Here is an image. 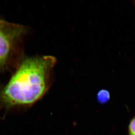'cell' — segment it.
<instances>
[{
    "label": "cell",
    "instance_id": "1",
    "mask_svg": "<svg viewBox=\"0 0 135 135\" xmlns=\"http://www.w3.org/2000/svg\"><path fill=\"white\" fill-rule=\"evenodd\" d=\"M56 60L51 56L24 59L6 85L0 88V112L26 111L44 97L51 85Z\"/></svg>",
    "mask_w": 135,
    "mask_h": 135
},
{
    "label": "cell",
    "instance_id": "2",
    "mask_svg": "<svg viewBox=\"0 0 135 135\" xmlns=\"http://www.w3.org/2000/svg\"><path fill=\"white\" fill-rule=\"evenodd\" d=\"M26 28L20 25L0 20V71L14 62L20 54V44Z\"/></svg>",
    "mask_w": 135,
    "mask_h": 135
},
{
    "label": "cell",
    "instance_id": "3",
    "mask_svg": "<svg viewBox=\"0 0 135 135\" xmlns=\"http://www.w3.org/2000/svg\"><path fill=\"white\" fill-rule=\"evenodd\" d=\"M96 98L100 104L104 105L109 101L111 98L110 93L107 90H101L97 93Z\"/></svg>",
    "mask_w": 135,
    "mask_h": 135
},
{
    "label": "cell",
    "instance_id": "4",
    "mask_svg": "<svg viewBox=\"0 0 135 135\" xmlns=\"http://www.w3.org/2000/svg\"><path fill=\"white\" fill-rule=\"evenodd\" d=\"M129 135H135V116L130 120L128 127Z\"/></svg>",
    "mask_w": 135,
    "mask_h": 135
}]
</instances>
